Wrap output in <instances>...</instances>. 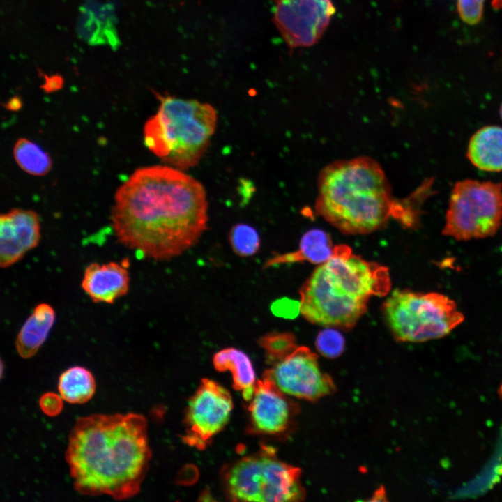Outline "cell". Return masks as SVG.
<instances>
[{
  "label": "cell",
  "instance_id": "44dd1931",
  "mask_svg": "<svg viewBox=\"0 0 502 502\" xmlns=\"http://www.w3.org/2000/svg\"><path fill=\"white\" fill-rule=\"evenodd\" d=\"M229 242L234 253L243 257L254 255L261 244L256 229L245 223H238L231 227Z\"/></svg>",
  "mask_w": 502,
  "mask_h": 502
},
{
  "label": "cell",
  "instance_id": "4316f807",
  "mask_svg": "<svg viewBox=\"0 0 502 502\" xmlns=\"http://www.w3.org/2000/svg\"><path fill=\"white\" fill-rule=\"evenodd\" d=\"M499 112H500L501 117V119H502V105H501V107H500Z\"/></svg>",
  "mask_w": 502,
  "mask_h": 502
},
{
  "label": "cell",
  "instance_id": "ac0fdd59",
  "mask_svg": "<svg viewBox=\"0 0 502 502\" xmlns=\"http://www.w3.org/2000/svg\"><path fill=\"white\" fill-rule=\"evenodd\" d=\"M213 363L218 371L229 370L232 374L234 388L242 391L245 401H250L256 382L254 368L250 358L239 349L228 347L214 354Z\"/></svg>",
  "mask_w": 502,
  "mask_h": 502
},
{
  "label": "cell",
  "instance_id": "ffe728a7",
  "mask_svg": "<svg viewBox=\"0 0 502 502\" xmlns=\"http://www.w3.org/2000/svg\"><path fill=\"white\" fill-rule=\"evenodd\" d=\"M13 155L18 166L29 174L43 176L51 169L52 160L49 155L29 139H18L13 148Z\"/></svg>",
  "mask_w": 502,
  "mask_h": 502
},
{
  "label": "cell",
  "instance_id": "3957f363",
  "mask_svg": "<svg viewBox=\"0 0 502 502\" xmlns=\"http://www.w3.org/2000/svg\"><path fill=\"white\" fill-rule=\"evenodd\" d=\"M315 211L344 234H367L390 217L403 225L409 220L405 200L393 198L380 165L370 157L340 160L324 167L318 178Z\"/></svg>",
  "mask_w": 502,
  "mask_h": 502
},
{
  "label": "cell",
  "instance_id": "9a60e30c",
  "mask_svg": "<svg viewBox=\"0 0 502 502\" xmlns=\"http://www.w3.org/2000/svg\"><path fill=\"white\" fill-rule=\"evenodd\" d=\"M56 313L48 303L37 305L20 328L15 341L18 355L28 359L38 351L54 324Z\"/></svg>",
  "mask_w": 502,
  "mask_h": 502
},
{
  "label": "cell",
  "instance_id": "277c9868",
  "mask_svg": "<svg viewBox=\"0 0 502 502\" xmlns=\"http://www.w3.org/2000/svg\"><path fill=\"white\" fill-rule=\"evenodd\" d=\"M390 288L388 268L337 245L302 285L300 312L312 324L349 330L366 312L370 298L384 296Z\"/></svg>",
  "mask_w": 502,
  "mask_h": 502
},
{
  "label": "cell",
  "instance_id": "d6986e66",
  "mask_svg": "<svg viewBox=\"0 0 502 502\" xmlns=\"http://www.w3.org/2000/svg\"><path fill=\"white\" fill-rule=\"evenodd\" d=\"M96 388L93 373L82 366L70 367L59 377V395L70 404H82L89 402L93 397Z\"/></svg>",
  "mask_w": 502,
  "mask_h": 502
},
{
  "label": "cell",
  "instance_id": "9c48e42d",
  "mask_svg": "<svg viewBox=\"0 0 502 502\" xmlns=\"http://www.w3.org/2000/svg\"><path fill=\"white\" fill-rule=\"evenodd\" d=\"M233 409L231 394L209 379H203L190 397L185 411L183 441L204 450L229 421Z\"/></svg>",
  "mask_w": 502,
  "mask_h": 502
},
{
  "label": "cell",
  "instance_id": "e0dca14e",
  "mask_svg": "<svg viewBox=\"0 0 502 502\" xmlns=\"http://www.w3.org/2000/svg\"><path fill=\"white\" fill-rule=\"evenodd\" d=\"M334 248L328 233L320 229H312L303 234L297 250L270 258L263 268L303 261L321 264L332 257Z\"/></svg>",
  "mask_w": 502,
  "mask_h": 502
},
{
  "label": "cell",
  "instance_id": "52a82bcc",
  "mask_svg": "<svg viewBox=\"0 0 502 502\" xmlns=\"http://www.w3.org/2000/svg\"><path fill=\"white\" fill-rule=\"evenodd\" d=\"M381 310L394 338L423 342L449 334L464 320L454 301L438 292L395 289Z\"/></svg>",
  "mask_w": 502,
  "mask_h": 502
},
{
  "label": "cell",
  "instance_id": "cb8c5ba5",
  "mask_svg": "<svg viewBox=\"0 0 502 502\" xmlns=\"http://www.w3.org/2000/svg\"><path fill=\"white\" fill-rule=\"evenodd\" d=\"M485 0H457V10L462 20L469 24L478 23L482 17Z\"/></svg>",
  "mask_w": 502,
  "mask_h": 502
},
{
  "label": "cell",
  "instance_id": "30bf717a",
  "mask_svg": "<svg viewBox=\"0 0 502 502\" xmlns=\"http://www.w3.org/2000/svg\"><path fill=\"white\" fill-rule=\"evenodd\" d=\"M263 376L284 394L299 399L316 400L335 390L332 379L321 371L317 356L304 346L296 347Z\"/></svg>",
  "mask_w": 502,
  "mask_h": 502
},
{
  "label": "cell",
  "instance_id": "5b68a950",
  "mask_svg": "<svg viewBox=\"0 0 502 502\" xmlns=\"http://www.w3.org/2000/svg\"><path fill=\"white\" fill-rule=\"evenodd\" d=\"M155 114L145 123V145L162 161L181 170L197 165L217 125V112L208 103L159 96Z\"/></svg>",
  "mask_w": 502,
  "mask_h": 502
},
{
  "label": "cell",
  "instance_id": "7c38bea8",
  "mask_svg": "<svg viewBox=\"0 0 502 502\" xmlns=\"http://www.w3.org/2000/svg\"><path fill=\"white\" fill-rule=\"evenodd\" d=\"M285 395L267 377L255 382L248 406L250 432L277 434L287 429L294 407Z\"/></svg>",
  "mask_w": 502,
  "mask_h": 502
},
{
  "label": "cell",
  "instance_id": "2e32d148",
  "mask_svg": "<svg viewBox=\"0 0 502 502\" xmlns=\"http://www.w3.org/2000/svg\"><path fill=\"white\" fill-rule=\"evenodd\" d=\"M467 157L477 168L487 172L502 171V128L488 126L470 139Z\"/></svg>",
  "mask_w": 502,
  "mask_h": 502
},
{
  "label": "cell",
  "instance_id": "5bb4252c",
  "mask_svg": "<svg viewBox=\"0 0 502 502\" xmlns=\"http://www.w3.org/2000/svg\"><path fill=\"white\" fill-rule=\"evenodd\" d=\"M128 260L121 263L93 262L85 269L81 282L84 292L94 303L113 304L129 291Z\"/></svg>",
  "mask_w": 502,
  "mask_h": 502
},
{
  "label": "cell",
  "instance_id": "7402d4cb",
  "mask_svg": "<svg viewBox=\"0 0 502 502\" xmlns=\"http://www.w3.org/2000/svg\"><path fill=\"white\" fill-rule=\"evenodd\" d=\"M265 350L267 362L273 365L284 358L296 348L294 335L290 333L271 332L257 340Z\"/></svg>",
  "mask_w": 502,
  "mask_h": 502
},
{
  "label": "cell",
  "instance_id": "8fae6325",
  "mask_svg": "<svg viewBox=\"0 0 502 502\" xmlns=\"http://www.w3.org/2000/svg\"><path fill=\"white\" fill-rule=\"evenodd\" d=\"M273 22L291 48L321 38L335 13L331 0H274Z\"/></svg>",
  "mask_w": 502,
  "mask_h": 502
},
{
  "label": "cell",
  "instance_id": "8992f818",
  "mask_svg": "<svg viewBox=\"0 0 502 502\" xmlns=\"http://www.w3.org/2000/svg\"><path fill=\"white\" fill-rule=\"evenodd\" d=\"M301 469L280 460L274 448L260 450L236 461L225 471L224 485L235 501H299L305 496Z\"/></svg>",
  "mask_w": 502,
  "mask_h": 502
},
{
  "label": "cell",
  "instance_id": "ba28073f",
  "mask_svg": "<svg viewBox=\"0 0 502 502\" xmlns=\"http://www.w3.org/2000/svg\"><path fill=\"white\" fill-rule=\"evenodd\" d=\"M502 223V183L466 179L454 185L442 234L457 241L494 236Z\"/></svg>",
  "mask_w": 502,
  "mask_h": 502
},
{
  "label": "cell",
  "instance_id": "4fadbf2b",
  "mask_svg": "<svg viewBox=\"0 0 502 502\" xmlns=\"http://www.w3.org/2000/svg\"><path fill=\"white\" fill-rule=\"evenodd\" d=\"M41 237L38 214L31 210L14 208L0 217V265L8 268L35 248Z\"/></svg>",
  "mask_w": 502,
  "mask_h": 502
},
{
  "label": "cell",
  "instance_id": "484cf974",
  "mask_svg": "<svg viewBox=\"0 0 502 502\" xmlns=\"http://www.w3.org/2000/svg\"><path fill=\"white\" fill-rule=\"evenodd\" d=\"M492 4L496 9H502V0H492Z\"/></svg>",
  "mask_w": 502,
  "mask_h": 502
},
{
  "label": "cell",
  "instance_id": "d4e9b609",
  "mask_svg": "<svg viewBox=\"0 0 502 502\" xmlns=\"http://www.w3.org/2000/svg\"><path fill=\"white\" fill-rule=\"evenodd\" d=\"M64 401L60 395L52 392H47L39 399V406L41 411L50 417L59 415L63 406Z\"/></svg>",
  "mask_w": 502,
  "mask_h": 502
},
{
  "label": "cell",
  "instance_id": "7a4b0ae2",
  "mask_svg": "<svg viewBox=\"0 0 502 502\" xmlns=\"http://www.w3.org/2000/svg\"><path fill=\"white\" fill-rule=\"evenodd\" d=\"M151 458L146 419L135 413L78 418L66 451L76 491L119 501L139 493Z\"/></svg>",
  "mask_w": 502,
  "mask_h": 502
},
{
  "label": "cell",
  "instance_id": "6da1fadb",
  "mask_svg": "<svg viewBox=\"0 0 502 502\" xmlns=\"http://www.w3.org/2000/svg\"><path fill=\"white\" fill-rule=\"evenodd\" d=\"M183 171L141 167L118 188L111 223L120 243L146 258L167 261L197 243L207 229L206 194Z\"/></svg>",
  "mask_w": 502,
  "mask_h": 502
},
{
  "label": "cell",
  "instance_id": "603a6c76",
  "mask_svg": "<svg viewBox=\"0 0 502 502\" xmlns=\"http://www.w3.org/2000/svg\"><path fill=\"white\" fill-rule=\"evenodd\" d=\"M315 345L321 355L326 358H335L344 351L345 340L337 328L328 327L318 333Z\"/></svg>",
  "mask_w": 502,
  "mask_h": 502
}]
</instances>
